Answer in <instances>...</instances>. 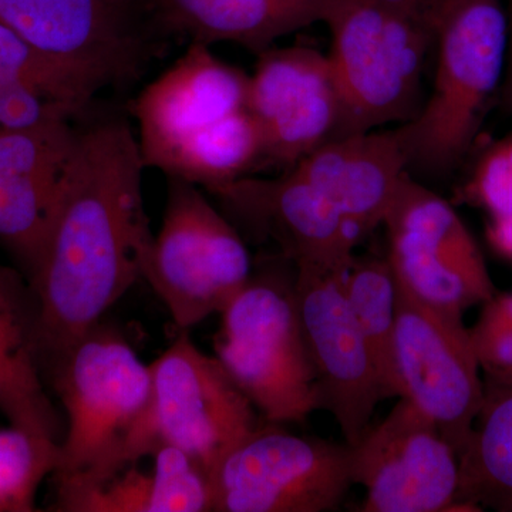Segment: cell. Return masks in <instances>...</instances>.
Returning <instances> with one entry per match:
<instances>
[{"label": "cell", "instance_id": "obj_18", "mask_svg": "<svg viewBox=\"0 0 512 512\" xmlns=\"http://www.w3.org/2000/svg\"><path fill=\"white\" fill-rule=\"evenodd\" d=\"M332 0H141L161 37L234 43L259 55L282 37L323 22Z\"/></svg>", "mask_w": 512, "mask_h": 512}, {"label": "cell", "instance_id": "obj_17", "mask_svg": "<svg viewBox=\"0 0 512 512\" xmlns=\"http://www.w3.org/2000/svg\"><path fill=\"white\" fill-rule=\"evenodd\" d=\"M72 121L0 133V245L26 279L45 248L72 164L79 133Z\"/></svg>", "mask_w": 512, "mask_h": 512}, {"label": "cell", "instance_id": "obj_14", "mask_svg": "<svg viewBox=\"0 0 512 512\" xmlns=\"http://www.w3.org/2000/svg\"><path fill=\"white\" fill-rule=\"evenodd\" d=\"M232 220L258 239H271L295 268L343 271L355 258L362 229L292 170L252 175L208 188Z\"/></svg>", "mask_w": 512, "mask_h": 512}, {"label": "cell", "instance_id": "obj_11", "mask_svg": "<svg viewBox=\"0 0 512 512\" xmlns=\"http://www.w3.org/2000/svg\"><path fill=\"white\" fill-rule=\"evenodd\" d=\"M0 25L40 52L126 87L164 49L140 3L0 0Z\"/></svg>", "mask_w": 512, "mask_h": 512}, {"label": "cell", "instance_id": "obj_27", "mask_svg": "<svg viewBox=\"0 0 512 512\" xmlns=\"http://www.w3.org/2000/svg\"><path fill=\"white\" fill-rule=\"evenodd\" d=\"M461 198L490 214L491 220L512 215V134L501 138L478 158Z\"/></svg>", "mask_w": 512, "mask_h": 512}, {"label": "cell", "instance_id": "obj_5", "mask_svg": "<svg viewBox=\"0 0 512 512\" xmlns=\"http://www.w3.org/2000/svg\"><path fill=\"white\" fill-rule=\"evenodd\" d=\"M293 286L295 276L278 271L252 274L221 312L214 343L217 359L269 423H302L318 410Z\"/></svg>", "mask_w": 512, "mask_h": 512}, {"label": "cell", "instance_id": "obj_29", "mask_svg": "<svg viewBox=\"0 0 512 512\" xmlns=\"http://www.w3.org/2000/svg\"><path fill=\"white\" fill-rule=\"evenodd\" d=\"M468 332L481 373L512 376V293H495Z\"/></svg>", "mask_w": 512, "mask_h": 512}, {"label": "cell", "instance_id": "obj_28", "mask_svg": "<svg viewBox=\"0 0 512 512\" xmlns=\"http://www.w3.org/2000/svg\"><path fill=\"white\" fill-rule=\"evenodd\" d=\"M84 111L35 84L0 87V133H19L56 120H74Z\"/></svg>", "mask_w": 512, "mask_h": 512}, {"label": "cell", "instance_id": "obj_4", "mask_svg": "<svg viewBox=\"0 0 512 512\" xmlns=\"http://www.w3.org/2000/svg\"><path fill=\"white\" fill-rule=\"evenodd\" d=\"M323 23L340 100L336 138L414 119L433 26L382 0H332Z\"/></svg>", "mask_w": 512, "mask_h": 512}, {"label": "cell", "instance_id": "obj_24", "mask_svg": "<svg viewBox=\"0 0 512 512\" xmlns=\"http://www.w3.org/2000/svg\"><path fill=\"white\" fill-rule=\"evenodd\" d=\"M343 292L372 353L384 394L387 399L399 397L393 356L397 291L389 259L355 255L343 274Z\"/></svg>", "mask_w": 512, "mask_h": 512}, {"label": "cell", "instance_id": "obj_25", "mask_svg": "<svg viewBox=\"0 0 512 512\" xmlns=\"http://www.w3.org/2000/svg\"><path fill=\"white\" fill-rule=\"evenodd\" d=\"M10 83L35 84L82 110L111 87L100 74L46 55L0 25V87Z\"/></svg>", "mask_w": 512, "mask_h": 512}, {"label": "cell", "instance_id": "obj_2", "mask_svg": "<svg viewBox=\"0 0 512 512\" xmlns=\"http://www.w3.org/2000/svg\"><path fill=\"white\" fill-rule=\"evenodd\" d=\"M436 73L429 99L394 130L412 177L443 178L476 140L503 83L507 15L501 0H444L434 19Z\"/></svg>", "mask_w": 512, "mask_h": 512}, {"label": "cell", "instance_id": "obj_21", "mask_svg": "<svg viewBox=\"0 0 512 512\" xmlns=\"http://www.w3.org/2000/svg\"><path fill=\"white\" fill-rule=\"evenodd\" d=\"M153 466L127 464L99 483L57 488L53 511L207 512L212 511L210 474L181 448L161 444Z\"/></svg>", "mask_w": 512, "mask_h": 512}, {"label": "cell", "instance_id": "obj_3", "mask_svg": "<svg viewBox=\"0 0 512 512\" xmlns=\"http://www.w3.org/2000/svg\"><path fill=\"white\" fill-rule=\"evenodd\" d=\"M66 412L56 484H82L109 470L143 419L153 392L144 365L119 333L94 326L43 366Z\"/></svg>", "mask_w": 512, "mask_h": 512}, {"label": "cell", "instance_id": "obj_31", "mask_svg": "<svg viewBox=\"0 0 512 512\" xmlns=\"http://www.w3.org/2000/svg\"><path fill=\"white\" fill-rule=\"evenodd\" d=\"M382 2L402 10V12L409 13L414 18L430 23L434 28V19H436L437 12H439L444 0H382Z\"/></svg>", "mask_w": 512, "mask_h": 512}, {"label": "cell", "instance_id": "obj_6", "mask_svg": "<svg viewBox=\"0 0 512 512\" xmlns=\"http://www.w3.org/2000/svg\"><path fill=\"white\" fill-rule=\"evenodd\" d=\"M251 275V255L237 227L198 185L167 177L163 227L154 237L144 279L175 325L190 329L221 313Z\"/></svg>", "mask_w": 512, "mask_h": 512}, {"label": "cell", "instance_id": "obj_20", "mask_svg": "<svg viewBox=\"0 0 512 512\" xmlns=\"http://www.w3.org/2000/svg\"><path fill=\"white\" fill-rule=\"evenodd\" d=\"M39 326L28 279L0 265V412L13 426L62 444L66 424L46 390Z\"/></svg>", "mask_w": 512, "mask_h": 512}, {"label": "cell", "instance_id": "obj_26", "mask_svg": "<svg viewBox=\"0 0 512 512\" xmlns=\"http://www.w3.org/2000/svg\"><path fill=\"white\" fill-rule=\"evenodd\" d=\"M62 446L10 424L0 429V512L36 511L46 477L59 468Z\"/></svg>", "mask_w": 512, "mask_h": 512}, {"label": "cell", "instance_id": "obj_32", "mask_svg": "<svg viewBox=\"0 0 512 512\" xmlns=\"http://www.w3.org/2000/svg\"><path fill=\"white\" fill-rule=\"evenodd\" d=\"M507 56H505V70L503 83H501V101L505 109L512 113V0H507Z\"/></svg>", "mask_w": 512, "mask_h": 512}, {"label": "cell", "instance_id": "obj_19", "mask_svg": "<svg viewBox=\"0 0 512 512\" xmlns=\"http://www.w3.org/2000/svg\"><path fill=\"white\" fill-rule=\"evenodd\" d=\"M289 170L318 188L365 235L383 225L407 173L394 130L330 140Z\"/></svg>", "mask_w": 512, "mask_h": 512}, {"label": "cell", "instance_id": "obj_33", "mask_svg": "<svg viewBox=\"0 0 512 512\" xmlns=\"http://www.w3.org/2000/svg\"><path fill=\"white\" fill-rule=\"evenodd\" d=\"M111 2H117V3H140L141 0H111Z\"/></svg>", "mask_w": 512, "mask_h": 512}, {"label": "cell", "instance_id": "obj_8", "mask_svg": "<svg viewBox=\"0 0 512 512\" xmlns=\"http://www.w3.org/2000/svg\"><path fill=\"white\" fill-rule=\"evenodd\" d=\"M393 356L399 397L420 407L457 457L483 403L484 384L463 315L420 299L396 275Z\"/></svg>", "mask_w": 512, "mask_h": 512}, {"label": "cell", "instance_id": "obj_13", "mask_svg": "<svg viewBox=\"0 0 512 512\" xmlns=\"http://www.w3.org/2000/svg\"><path fill=\"white\" fill-rule=\"evenodd\" d=\"M350 473L366 488L365 512H447L456 504V451L404 397L350 447Z\"/></svg>", "mask_w": 512, "mask_h": 512}, {"label": "cell", "instance_id": "obj_16", "mask_svg": "<svg viewBox=\"0 0 512 512\" xmlns=\"http://www.w3.org/2000/svg\"><path fill=\"white\" fill-rule=\"evenodd\" d=\"M210 47L188 45L177 62L131 100L146 168L161 170L194 134L247 109L248 74L215 56Z\"/></svg>", "mask_w": 512, "mask_h": 512}, {"label": "cell", "instance_id": "obj_1", "mask_svg": "<svg viewBox=\"0 0 512 512\" xmlns=\"http://www.w3.org/2000/svg\"><path fill=\"white\" fill-rule=\"evenodd\" d=\"M144 170L127 120L103 117L79 127L59 207L28 279L39 305L42 369L144 278L154 244Z\"/></svg>", "mask_w": 512, "mask_h": 512}, {"label": "cell", "instance_id": "obj_22", "mask_svg": "<svg viewBox=\"0 0 512 512\" xmlns=\"http://www.w3.org/2000/svg\"><path fill=\"white\" fill-rule=\"evenodd\" d=\"M483 384L480 412L458 456L451 511H512V376L483 373Z\"/></svg>", "mask_w": 512, "mask_h": 512}, {"label": "cell", "instance_id": "obj_7", "mask_svg": "<svg viewBox=\"0 0 512 512\" xmlns=\"http://www.w3.org/2000/svg\"><path fill=\"white\" fill-rule=\"evenodd\" d=\"M212 511L329 512L352 487L350 447L261 424L214 467Z\"/></svg>", "mask_w": 512, "mask_h": 512}, {"label": "cell", "instance_id": "obj_12", "mask_svg": "<svg viewBox=\"0 0 512 512\" xmlns=\"http://www.w3.org/2000/svg\"><path fill=\"white\" fill-rule=\"evenodd\" d=\"M345 271L296 268L293 288L315 372L318 410L335 417L343 441L353 447L372 424L377 404L387 397L343 292Z\"/></svg>", "mask_w": 512, "mask_h": 512}, {"label": "cell", "instance_id": "obj_9", "mask_svg": "<svg viewBox=\"0 0 512 512\" xmlns=\"http://www.w3.org/2000/svg\"><path fill=\"white\" fill-rule=\"evenodd\" d=\"M383 225L393 274L424 302L463 315L497 293L483 252L453 205L409 173Z\"/></svg>", "mask_w": 512, "mask_h": 512}, {"label": "cell", "instance_id": "obj_23", "mask_svg": "<svg viewBox=\"0 0 512 512\" xmlns=\"http://www.w3.org/2000/svg\"><path fill=\"white\" fill-rule=\"evenodd\" d=\"M262 161L261 128L244 109L194 134L168 157L160 171L208 190L248 177L262 168Z\"/></svg>", "mask_w": 512, "mask_h": 512}, {"label": "cell", "instance_id": "obj_10", "mask_svg": "<svg viewBox=\"0 0 512 512\" xmlns=\"http://www.w3.org/2000/svg\"><path fill=\"white\" fill-rule=\"evenodd\" d=\"M150 369L148 429L161 444L185 451L210 476L235 444L261 426L254 404L220 360L202 353L187 335Z\"/></svg>", "mask_w": 512, "mask_h": 512}, {"label": "cell", "instance_id": "obj_30", "mask_svg": "<svg viewBox=\"0 0 512 512\" xmlns=\"http://www.w3.org/2000/svg\"><path fill=\"white\" fill-rule=\"evenodd\" d=\"M487 239L497 254L512 259V215L491 220L487 227Z\"/></svg>", "mask_w": 512, "mask_h": 512}, {"label": "cell", "instance_id": "obj_15", "mask_svg": "<svg viewBox=\"0 0 512 512\" xmlns=\"http://www.w3.org/2000/svg\"><path fill=\"white\" fill-rule=\"evenodd\" d=\"M249 76L247 110L264 137L262 167L286 171L338 137L340 100L328 55L269 47Z\"/></svg>", "mask_w": 512, "mask_h": 512}]
</instances>
